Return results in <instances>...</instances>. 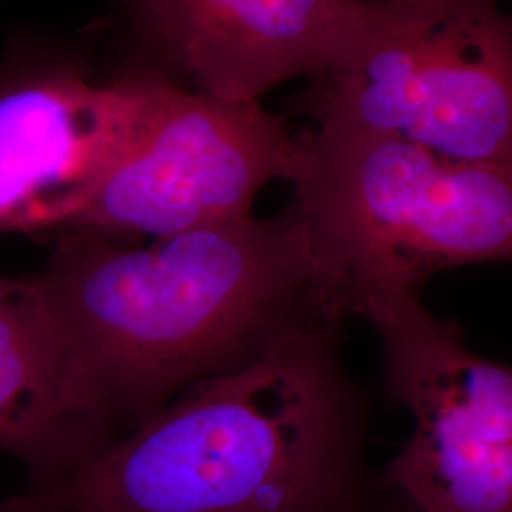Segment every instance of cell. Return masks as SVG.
<instances>
[{
  "instance_id": "obj_8",
  "label": "cell",
  "mask_w": 512,
  "mask_h": 512,
  "mask_svg": "<svg viewBox=\"0 0 512 512\" xmlns=\"http://www.w3.org/2000/svg\"><path fill=\"white\" fill-rule=\"evenodd\" d=\"M147 37L203 92L255 103L325 71L365 27L370 0H135Z\"/></svg>"
},
{
  "instance_id": "obj_10",
  "label": "cell",
  "mask_w": 512,
  "mask_h": 512,
  "mask_svg": "<svg viewBox=\"0 0 512 512\" xmlns=\"http://www.w3.org/2000/svg\"><path fill=\"white\" fill-rule=\"evenodd\" d=\"M365 512H418L404 497L378 482V492Z\"/></svg>"
},
{
  "instance_id": "obj_1",
  "label": "cell",
  "mask_w": 512,
  "mask_h": 512,
  "mask_svg": "<svg viewBox=\"0 0 512 512\" xmlns=\"http://www.w3.org/2000/svg\"><path fill=\"white\" fill-rule=\"evenodd\" d=\"M37 277L78 393L116 439L190 385L342 323L293 205L150 247L74 228Z\"/></svg>"
},
{
  "instance_id": "obj_5",
  "label": "cell",
  "mask_w": 512,
  "mask_h": 512,
  "mask_svg": "<svg viewBox=\"0 0 512 512\" xmlns=\"http://www.w3.org/2000/svg\"><path fill=\"white\" fill-rule=\"evenodd\" d=\"M366 321L382 346V384L412 435L378 482L418 512H512V372L467 346L420 293L387 294Z\"/></svg>"
},
{
  "instance_id": "obj_4",
  "label": "cell",
  "mask_w": 512,
  "mask_h": 512,
  "mask_svg": "<svg viewBox=\"0 0 512 512\" xmlns=\"http://www.w3.org/2000/svg\"><path fill=\"white\" fill-rule=\"evenodd\" d=\"M372 4L300 107L317 124L397 135L448 160L512 164V29L499 2Z\"/></svg>"
},
{
  "instance_id": "obj_2",
  "label": "cell",
  "mask_w": 512,
  "mask_h": 512,
  "mask_svg": "<svg viewBox=\"0 0 512 512\" xmlns=\"http://www.w3.org/2000/svg\"><path fill=\"white\" fill-rule=\"evenodd\" d=\"M368 414L338 325L190 385L73 473L0 512H365Z\"/></svg>"
},
{
  "instance_id": "obj_9",
  "label": "cell",
  "mask_w": 512,
  "mask_h": 512,
  "mask_svg": "<svg viewBox=\"0 0 512 512\" xmlns=\"http://www.w3.org/2000/svg\"><path fill=\"white\" fill-rule=\"evenodd\" d=\"M116 437L82 401L37 274L0 272V452L44 486Z\"/></svg>"
},
{
  "instance_id": "obj_7",
  "label": "cell",
  "mask_w": 512,
  "mask_h": 512,
  "mask_svg": "<svg viewBox=\"0 0 512 512\" xmlns=\"http://www.w3.org/2000/svg\"><path fill=\"white\" fill-rule=\"evenodd\" d=\"M152 80L99 84L50 57L0 65V236L73 228L135 137Z\"/></svg>"
},
{
  "instance_id": "obj_11",
  "label": "cell",
  "mask_w": 512,
  "mask_h": 512,
  "mask_svg": "<svg viewBox=\"0 0 512 512\" xmlns=\"http://www.w3.org/2000/svg\"><path fill=\"white\" fill-rule=\"evenodd\" d=\"M376 4H401V2H410V0H370Z\"/></svg>"
},
{
  "instance_id": "obj_3",
  "label": "cell",
  "mask_w": 512,
  "mask_h": 512,
  "mask_svg": "<svg viewBox=\"0 0 512 512\" xmlns=\"http://www.w3.org/2000/svg\"><path fill=\"white\" fill-rule=\"evenodd\" d=\"M283 181L338 317L431 275L512 255V164H467L397 135L317 124Z\"/></svg>"
},
{
  "instance_id": "obj_6",
  "label": "cell",
  "mask_w": 512,
  "mask_h": 512,
  "mask_svg": "<svg viewBox=\"0 0 512 512\" xmlns=\"http://www.w3.org/2000/svg\"><path fill=\"white\" fill-rule=\"evenodd\" d=\"M291 143L258 101L186 92L154 74L135 137L71 230L164 239L251 217L258 192L285 177Z\"/></svg>"
}]
</instances>
